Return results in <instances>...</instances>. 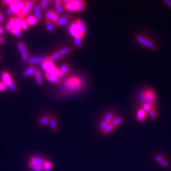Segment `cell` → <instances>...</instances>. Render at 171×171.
Listing matches in <instances>:
<instances>
[{"label": "cell", "mask_w": 171, "mask_h": 171, "mask_svg": "<svg viewBox=\"0 0 171 171\" xmlns=\"http://www.w3.org/2000/svg\"><path fill=\"white\" fill-rule=\"evenodd\" d=\"M22 19L11 18L7 24V30L15 36H21L22 35Z\"/></svg>", "instance_id": "cell-1"}, {"label": "cell", "mask_w": 171, "mask_h": 171, "mask_svg": "<svg viewBox=\"0 0 171 171\" xmlns=\"http://www.w3.org/2000/svg\"><path fill=\"white\" fill-rule=\"evenodd\" d=\"M140 99L143 104H148L151 106H153L156 103V94L151 89L145 90L140 95Z\"/></svg>", "instance_id": "cell-2"}, {"label": "cell", "mask_w": 171, "mask_h": 171, "mask_svg": "<svg viewBox=\"0 0 171 171\" xmlns=\"http://www.w3.org/2000/svg\"><path fill=\"white\" fill-rule=\"evenodd\" d=\"M65 9L66 11L73 12V11H83L86 8V2L82 0H72L69 3L65 4Z\"/></svg>", "instance_id": "cell-3"}, {"label": "cell", "mask_w": 171, "mask_h": 171, "mask_svg": "<svg viewBox=\"0 0 171 171\" xmlns=\"http://www.w3.org/2000/svg\"><path fill=\"white\" fill-rule=\"evenodd\" d=\"M64 86L68 91H79L83 86V83L80 79L77 77H71L66 79Z\"/></svg>", "instance_id": "cell-4"}, {"label": "cell", "mask_w": 171, "mask_h": 171, "mask_svg": "<svg viewBox=\"0 0 171 171\" xmlns=\"http://www.w3.org/2000/svg\"><path fill=\"white\" fill-rule=\"evenodd\" d=\"M68 32L69 33L73 36V38H79V39H82L83 38V35H82L80 29H79V26H78L77 22H73L71 24H70L68 28Z\"/></svg>", "instance_id": "cell-5"}, {"label": "cell", "mask_w": 171, "mask_h": 171, "mask_svg": "<svg viewBox=\"0 0 171 171\" xmlns=\"http://www.w3.org/2000/svg\"><path fill=\"white\" fill-rule=\"evenodd\" d=\"M42 68L43 70L46 72V73H54L56 69H57V66L50 59L49 57H46V60L42 64Z\"/></svg>", "instance_id": "cell-6"}, {"label": "cell", "mask_w": 171, "mask_h": 171, "mask_svg": "<svg viewBox=\"0 0 171 171\" xmlns=\"http://www.w3.org/2000/svg\"><path fill=\"white\" fill-rule=\"evenodd\" d=\"M136 41L139 43L140 44L146 47V48H149V49L156 50V48H157V46H156V45L154 44V43L151 42V41L149 40V39L145 38L144 36H137Z\"/></svg>", "instance_id": "cell-7"}, {"label": "cell", "mask_w": 171, "mask_h": 171, "mask_svg": "<svg viewBox=\"0 0 171 171\" xmlns=\"http://www.w3.org/2000/svg\"><path fill=\"white\" fill-rule=\"evenodd\" d=\"M1 80H2V83H4L7 87H9L11 83H14L12 81V79L10 76L9 73H7V72H2L1 75Z\"/></svg>", "instance_id": "cell-8"}, {"label": "cell", "mask_w": 171, "mask_h": 171, "mask_svg": "<svg viewBox=\"0 0 171 171\" xmlns=\"http://www.w3.org/2000/svg\"><path fill=\"white\" fill-rule=\"evenodd\" d=\"M46 60V57H30L27 64H43Z\"/></svg>", "instance_id": "cell-9"}, {"label": "cell", "mask_w": 171, "mask_h": 171, "mask_svg": "<svg viewBox=\"0 0 171 171\" xmlns=\"http://www.w3.org/2000/svg\"><path fill=\"white\" fill-rule=\"evenodd\" d=\"M45 159L42 158L37 157V156H32V157L30 158V160H29V163H32V164L34 165H38V166H43L44 164L46 162Z\"/></svg>", "instance_id": "cell-10"}, {"label": "cell", "mask_w": 171, "mask_h": 171, "mask_svg": "<svg viewBox=\"0 0 171 171\" xmlns=\"http://www.w3.org/2000/svg\"><path fill=\"white\" fill-rule=\"evenodd\" d=\"M155 160L159 163L161 166L164 168H168L169 167V163H168L167 160L164 158L162 156L160 155H156L155 156Z\"/></svg>", "instance_id": "cell-11"}, {"label": "cell", "mask_w": 171, "mask_h": 171, "mask_svg": "<svg viewBox=\"0 0 171 171\" xmlns=\"http://www.w3.org/2000/svg\"><path fill=\"white\" fill-rule=\"evenodd\" d=\"M71 19V16L69 15H64L61 17H59L58 22H57V26H62L66 24L69 22V20Z\"/></svg>", "instance_id": "cell-12"}, {"label": "cell", "mask_w": 171, "mask_h": 171, "mask_svg": "<svg viewBox=\"0 0 171 171\" xmlns=\"http://www.w3.org/2000/svg\"><path fill=\"white\" fill-rule=\"evenodd\" d=\"M45 77L48 81L51 82V83H59V78L57 76H56V75L54 73H46Z\"/></svg>", "instance_id": "cell-13"}, {"label": "cell", "mask_w": 171, "mask_h": 171, "mask_svg": "<svg viewBox=\"0 0 171 171\" xmlns=\"http://www.w3.org/2000/svg\"><path fill=\"white\" fill-rule=\"evenodd\" d=\"M146 117V112L144 111L142 108L139 109L137 112L136 118L138 121H143Z\"/></svg>", "instance_id": "cell-14"}, {"label": "cell", "mask_w": 171, "mask_h": 171, "mask_svg": "<svg viewBox=\"0 0 171 171\" xmlns=\"http://www.w3.org/2000/svg\"><path fill=\"white\" fill-rule=\"evenodd\" d=\"M76 22H77L78 26H79V29H80L82 35H83V36H84L86 34V27L85 24L83 23V22L81 21V20H76Z\"/></svg>", "instance_id": "cell-15"}, {"label": "cell", "mask_w": 171, "mask_h": 171, "mask_svg": "<svg viewBox=\"0 0 171 171\" xmlns=\"http://www.w3.org/2000/svg\"><path fill=\"white\" fill-rule=\"evenodd\" d=\"M34 77L36 83L39 86H42L43 84V79L42 77V74H41V72L39 71V70H36V71H35L34 73Z\"/></svg>", "instance_id": "cell-16"}, {"label": "cell", "mask_w": 171, "mask_h": 171, "mask_svg": "<svg viewBox=\"0 0 171 171\" xmlns=\"http://www.w3.org/2000/svg\"><path fill=\"white\" fill-rule=\"evenodd\" d=\"M34 17L37 21L42 20V14H41V7L39 5H36L34 7Z\"/></svg>", "instance_id": "cell-17"}, {"label": "cell", "mask_w": 171, "mask_h": 171, "mask_svg": "<svg viewBox=\"0 0 171 171\" xmlns=\"http://www.w3.org/2000/svg\"><path fill=\"white\" fill-rule=\"evenodd\" d=\"M72 51H73V49H72V48H71V47H64V48H61V49L59 51L61 57H66V55L70 54V53H71Z\"/></svg>", "instance_id": "cell-18"}, {"label": "cell", "mask_w": 171, "mask_h": 171, "mask_svg": "<svg viewBox=\"0 0 171 171\" xmlns=\"http://www.w3.org/2000/svg\"><path fill=\"white\" fill-rule=\"evenodd\" d=\"M49 123L50 128H51V129L52 130V131H57V128H58V123H57L56 118H51L49 121V123Z\"/></svg>", "instance_id": "cell-19"}, {"label": "cell", "mask_w": 171, "mask_h": 171, "mask_svg": "<svg viewBox=\"0 0 171 171\" xmlns=\"http://www.w3.org/2000/svg\"><path fill=\"white\" fill-rule=\"evenodd\" d=\"M26 22L28 25L34 26V25H36V23H37V20H36V17H34V16H29V17H26Z\"/></svg>", "instance_id": "cell-20"}, {"label": "cell", "mask_w": 171, "mask_h": 171, "mask_svg": "<svg viewBox=\"0 0 171 171\" xmlns=\"http://www.w3.org/2000/svg\"><path fill=\"white\" fill-rule=\"evenodd\" d=\"M113 118H114V113H112V112H109V113H107L106 116H104V121L108 123H111Z\"/></svg>", "instance_id": "cell-21"}, {"label": "cell", "mask_w": 171, "mask_h": 171, "mask_svg": "<svg viewBox=\"0 0 171 171\" xmlns=\"http://www.w3.org/2000/svg\"><path fill=\"white\" fill-rule=\"evenodd\" d=\"M28 166H29V168L32 169V170L34 171H44V168L43 166H38V165L32 164V163H29Z\"/></svg>", "instance_id": "cell-22"}, {"label": "cell", "mask_w": 171, "mask_h": 171, "mask_svg": "<svg viewBox=\"0 0 171 171\" xmlns=\"http://www.w3.org/2000/svg\"><path fill=\"white\" fill-rule=\"evenodd\" d=\"M35 71H36V69H34V67H29L28 68V69H26V70L24 71L23 74L24 76H32V75H34V73Z\"/></svg>", "instance_id": "cell-23"}, {"label": "cell", "mask_w": 171, "mask_h": 171, "mask_svg": "<svg viewBox=\"0 0 171 171\" xmlns=\"http://www.w3.org/2000/svg\"><path fill=\"white\" fill-rule=\"evenodd\" d=\"M122 122H123V118H122L116 117L113 118V120L110 123H111V124L116 128V127H118V126H120V125L122 123Z\"/></svg>", "instance_id": "cell-24"}, {"label": "cell", "mask_w": 171, "mask_h": 171, "mask_svg": "<svg viewBox=\"0 0 171 171\" xmlns=\"http://www.w3.org/2000/svg\"><path fill=\"white\" fill-rule=\"evenodd\" d=\"M17 48H18V50L20 51V52L21 53V54H22V53L28 52L27 48H26V45H25L23 42H19L18 44H17Z\"/></svg>", "instance_id": "cell-25"}, {"label": "cell", "mask_w": 171, "mask_h": 171, "mask_svg": "<svg viewBox=\"0 0 171 171\" xmlns=\"http://www.w3.org/2000/svg\"><path fill=\"white\" fill-rule=\"evenodd\" d=\"M114 129H115L114 126H113V125L110 123L108 124L106 128L104 131H101V132H102V133L104 134V135H107V134L110 133V132H112L113 131H114Z\"/></svg>", "instance_id": "cell-26"}, {"label": "cell", "mask_w": 171, "mask_h": 171, "mask_svg": "<svg viewBox=\"0 0 171 171\" xmlns=\"http://www.w3.org/2000/svg\"><path fill=\"white\" fill-rule=\"evenodd\" d=\"M50 118H50L49 116H44V117H42L39 121L40 126H46V125L48 124V123H49Z\"/></svg>", "instance_id": "cell-27"}, {"label": "cell", "mask_w": 171, "mask_h": 171, "mask_svg": "<svg viewBox=\"0 0 171 171\" xmlns=\"http://www.w3.org/2000/svg\"><path fill=\"white\" fill-rule=\"evenodd\" d=\"M49 58L52 61H57V60L60 59L61 58V54H60L59 51H57V52L54 53V54H53L51 56H50Z\"/></svg>", "instance_id": "cell-28"}, {"label": "cell", "mask_w": 171, "mask_h": 171, "mask_svg": "<svg viewBox=\"0 0 171 171\" xmlns=\"http://www.w3.org/2000/svg\"><path fill=\"white\" fill-rule=\"evenodd\" d=\"M43 167H44V170L50 171V170H52L53 165H52V163H51L50 161H48V160H46L45 163L44 164Z\"/></svg>", "instance_id": "cell-29"}, {"label": "cell", "mask_w": 171, "mask_h": 171, "mask_svg": "<svg viewBox=\"0 0 171 171\" xmlns=\"http://www.w3.org/2000/svg\"><path fill=\"white\" fill-rule=\"evenodd\" d=\"M59 20V15L58 13L56 11H54V14H53L52 18H51V23L52 24H57V22H58Z\"/></svg>", "instance_id": "cell-30"}, {"label": "cell", "mask_w": 171, "mask_h": 171, "mask_svg": "<svg viewBox=\"0 0 171 171\" xmlns=\"http://www.w3.org/2000/svg\"><path fill=\"white\" fill-rule=\"evenodd\" d=\"M59 69H60V70L61 71V72H62L63 74L65 75V74H66L68 72H69V66L67 64H64L61 65V67H60Z\"/></svg>", "instance_id": "cell-31"}, {"label": "cell", "mask_w": 171, "mask_h": 171, "mask_svg": "<svg viewBox=\"0 0 171 171\" xmlns=\"http://www.w3.org/2000/svg\"><path fill=\"white\" fill-rule=\"evenodd\" d=\"M29 12H30V10H29V9L26 8V7H24L21 11V16H20V19H23L24 17H26Z\"/></svg>", "instance_id": "cell-32"}, {"label": "cell", "mask_w": 171, "mask_h": 171, "mask_svg": "<svg viewBox=\"0 0 171 171\" xmlns=\"http://www.w3.org/2000/svg\"><path fill=\"white\" fill-rule=\"evenodd\" d=\"M46 29L48 32H52L54 31V26L53 25V24L51 23V22L50 21H46Z\"/></svg>", "instance_id": "cell-33"}, {"label": "cell", "mask_w": 171, "mask_h": 171, "mask_svg": "<svg viewBox=\"0 0 171 171\" xmlns=\"http://www.w3.org/2000/svg\"><path fill=\"white\" fill-rule=\"evenodd\" d=\"M35 3H36V1H34V0H32V1H26V6H25V7H26V8L29 9L31 11V10L33 9Z\"/></svg>", "instance_id": "cell-34"}, {"label": "cell", "mask_w": 171, "mask_h": 171, "mask_svg": "<svg viewBox=\"0 0 171 171\" xmlns=\"http://www.w3.org/2000/svg\"><path fill=\"white\" fill-rule=\"evenodd\" d=\"M54 10L50 9V10H48V11H47L46 14V21L51 22V18H52L53 14H54Z\"/></svg>", "instance_id": "cell-35"}, {"label": "cell", "mask_w": 171, "mask_h": 171, "mask_svg": "<svg viewBox=\"0 0 171 171\" xmlns=\"http://www.w3.org/2000/svg\"><path fill=\"white\" fill-rule=\"evenodd\" d=\"M21 57H22V60L24 61V62H26L27 63V61H29V54H28V52H25V53H22L21 54Z\"/></svg>", "instance_id": "cell-36"}, {"label": "cell", "mask_w": 171, "mask_h": 171, "mask_svg": "<svg viewBox=\"0 0 171 171\" xmlns=\"http://www.w3.org/2000/svg\"><path fill=\"white\" fill-rule=\"evenodd\" d=\"M148 113H149V116L150 117V118L152 119H155L156 117V114H157V113H156V109L154 108H152L151 109H150V110L149 112H148Z\"/></svg>", "instance_id": "cell-37"}, {"label": "cell", "mask_w": 171, "mask_h": 171, "mask_svg": "<svg viewBox=\"0 0 171 171\" xmlns=\"http://www.w3.org/2000/svg\"><path fill=\"white\" fill-rule=\"evenodd\" d=\"M51 2V1L50 0H42V1H40V4H41V8L42 9H46L47 7V6H48V4H49V3Z\"/></svg>", "instance_id": "cell-38"}, {"label": "cell", "mask_w": 171, "mask_h": 171, "mask_svg": "<svg viewBox=\"0 0 171 171\" xmlns=\"http://www.w3.org/2000/svg\"><path fill=\"white\" fill-rule=\"evenodd\" d=\"M54 73L56 75V76H57V77L59 78V79H60V78H62L63 76H64V75L62 73V72H61V71L60 70L59 68H57V69H56L55 71H54Z\"/></svg>", "instance_id": "cell-39"}, {"label": "cell", "mask_w": 171, "mask_h": 171, "mask_svg": "<svg viewBox=\"0 0 171 171\" xmlns=\"http://www.w3.org/2000/svg\"><path fill=\"white\" fill-rule=\"evenodd\" d=\"M55 9H56V11H57L59 14H63V12H64V9H63L62 6L61 5H57V4H55Z\"/></svg>", "instance_id": "cell-40"}, {"label": "cell", "mask_w": 171, "mask_h": 171, "mask_svg": "<svg viewBox=\"0 0 171 171\" xmlns=\"http://www.w3.org/2000/svg\"><path fill=\"white\" fill-rule=\"evenodd\" d=\"M153 108V106H151L149 105V104H143V108L142 109L144 110V111L145 112H149L150 110V109Z\"/></svg>", "instance_id": "cell-41"}, {"label": "cell", "mask_w": 171, "mask_h": 171, "mask_svg": "<svg viewBox=\"0 0 171 171\" xmlns=\"http://www.w3.org/2000/svg\"><path fill=\"white\" fill-rule=\"evenodd\" d=\"M74 44L77 47H81L82 46V39H79V38H75Z\"/></svg>", "instance_id": "cell-42"}, {"label": "cell", "mask_w": 171, "mask_h": 171, "mask_svg": "<svg viewBox=\"0 0 171 171\" xmlns=\"http://www.w3.org/2000/svg\"><path fill=\"white\" fill-rule=\"evenodd\" d=\"M108 123H106V122H105L104 121H103L101 122V123H100V129H101V131H104V129H105L106 128V126H108Z\"/></svg>", "instance_id": "cell-43"}, {"label": "cell", "mask_w": 171, "mask_h": 171, "mask_svg": "<svg viewBox=\"0 0 171 171\" xmlns=\"http://www.w3.org/2000/svg\"><path fill=\"white\" fill-rule=\"evenodd\" d=\"M7 88V86L2 82H0V91H6Z\"/></svg>", "instance_id": "cell-44"}, {"label": "cell", "mask_w": 171, "mask_h": 171, "mask_svg": "<svg viewBox=\"0 0 171 171\" xmlns=\"http://www.w3.org/2000/svg\"><path fill=\"white\" fill-rule=\"evenodd\" d=\"M9 89L11 90V91H15L16 90H17V87H16V86L14 83H11V84L9 86Z\"/></svg>", "instance_id": "cell-45"}, {"label": "cell", "mask_w": 171, "mask_h": 171, "mask_svg": "<svg viewBox=\"0 0 171 171\" xmlns=\"http://www.w3.org/2000/svg\"><path fill=\"white\" fill-rule=\"evenodd\" d=\"M11 2H12V0H4V1H2V4H8V5H9Z\"/></svg>", "instance_id": "cell-46"}, {"label": "cell", "mask_w": 171, "mask_h": 171, "mask_svg": "<svg viewBox=\"0 0 171 171\" xmlns=\"http://www.w3.org/2000/svg\"><path fill=\"white\" fill-rule=\"evenodd\" d=\"M54 3H55V4H57V5H62L63 4L62 1H61V0H55Z\"/></svg>", "instance_id": "cell-47"}, {"label": "cell", "mask_w": 171, "mask_h": 171, "mask_svg": "<svg viewBox=\"0 0 171 171\" xmlns=\"http://www.w3.org/2000/svg\"><path fill=\"white\" fill-rule=\"evenodd\" d=\"M7 13H8L9 14H10V15H11V14H14V11H13V10L11 9H10L9 7V9H7Z\"/></svg>", "instance_id": "cell-48"}, {"label": "cell", "mask_w": 171, "mask_h": 171, "mask_svg": "<svg viewBox=\"0 0 171 171\" xmlns=\"http://www.w3.org/2000/svg\"><path fill=\"white\" fill-rule=\"evenodd\" d=\"M4 29L2 27V26H0V36H1V35L4 34Z\"/></svg>", "instance_id": "cell-49"}, {"label": "cell", "mask_w": 171, "mask_h": 171, "mask_svg": "<svg viewBox=\"0 0 171 171\" xmlns=\"http://www.w3.org/2000/svg\"><path fill=\"white\" fill-rule=\"evenodd\" d=\"M4 16L2 15V14H1V13H0V22H4Z\"/></svg>", "instance_id": "cell-50"}, {"label": "cell", "mask_w": 171, "mask_h": 171, "mask_svg": "<svg viewBox=\"0 0 171 171\" xmlns=\"http://www.w3.org/2000/svg\"><path fill=\"white\" fill-rule=\"evenodd\" d=\"M4 38L2 37V36H0V45H1V44H3V43L4 42Z\"/></svg>", "instance_id": "cell-51"}, {"label": "cell", "mask_w": 171, "mask_h": 171, "mask_svg": "<svg viewBox=\"0 0 171 171\" xmlns=\"http://www.w3.org/2000/svg\"><path fill=\"white\" fill-rule=\"evenodd\" d=\"M165 3H167V4L168 5V7H171V1H168V0H165L164 1Z\"/></svg>", "instance_id": "cell-52"}, {"label": "cell", "mask_w": 171, "mask_h": 171, "mask_svg": "<svg viewBox=\"0 0 171 171\" xmlns=\"http://www.w3.org/2000/svg\"><path fill=\"white\" fill-rule=\"evenodd\" d=\"M0 61H1V57H0Z\"/></svg>", "instance_id": "cell-53"}]
</instances>
